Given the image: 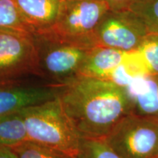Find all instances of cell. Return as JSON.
Here are the masks:
<instances>
[{
  "mask_svg": "<svg viewBox=\"0 0 158 158\" xmlns=\"http://www.w3.org/2000/svg\"><path fill=\"white\" fill-rule=\"evenodd\" d=\"M58 98L84 138H106L122 118L133 112L129 89L109 79L76 76L63 83Z\"/></svg>",
  "mask_w": 158,
  "mask_h": 158,
  "instance_id": "obj_1",
  "label": "cell"
},
{
  "mask_svg": "<svg viewBox=\"0 0 158 158\" xmlns=\"http://www.w3.org/2000/svg\"><path fill=\"white\" fill-rule=\"evenodd\" d=\"M27 140L76 157L81 137L67 116L58 97L20 110Z\"/></svg>",
  "mask_w": 158,
  "mask_h": 158,
  "instance_id": "obj_2",
  "label": "cell"
},
{
  "mask_svg": "<svg viewBox=\"0 0 158 158\" xmlns=\"http://www.w3.org/2000/svg\"><path fill=\"white\" fill-rule=\"evenodd\" d=\"M109 10L105 0H63L54 26L40 35L96 46L94 31Z\"/></svg>",
  "mask_w": 158,
  "mask_h": 158,
  "instance_id": "obj_3",
  "label": "cell"
},
{
  "mask_svg": "<svg viewBox=\"0 0 158 158\" xmlns=\"http://www.w3.org/2000/svg\"><path fill=\"white\" fill-rule=\"evenodd\" d=\"M105 139L122 158H158V120L132 112Z\"/></svg>",
  "mask_w": 158,
  "mask_h": 158,
  "instance_id": "obj_4",
  "label": "cell"
},
{
  "mask_svg": "<svg viewBox=\"0 0 158 158\" xmlns=\"http://www.w3.org/2000/svg\"><path fill=\"white\" fill-rule=\"evenodd\" d=\"M34 38L40 74L48 76L59 84L78 76L89 51L94 47L60 40L44 35H34Z\"/></svg>",
  "mask_w": 158,
  "mask_h": 158,
  "instance_id": "obj_5",
  "label": "cell"
},
{
  "mask_svg": "<svg viewBox=\"0 0 158 158\" xmlns=\"http://www.w3.org/2000/svg\"><path fill=\"white\" fill-rule=\"evenodd\" d=\"M150 33L141 19L130 10H109L94 33L95 45L132 52Z\"/></svg>",
  "mask_w": 158,
  "mask_h": 158,
  "instance_id": "obj_6",
  "label": "cell"
},
{
  "mask_svg": "<svg viewBox=\"0 0 158 158\" xmlns=\"http://www.w3.org/2000/svg\"><path fill=\"white\" fill-rule=\"evenodd\" d=\"M40 74L34 35L0 32V81Z\"/></svg>",
  "mask_w": 158,
  "mask_h": 158,
  "instance_id": "obj_7",
  "label": "cell"
},
{
  "mask_svg": "<svg viewBox=\"0 0 158 158\" xmlns=\"http://www.w3.org/2000/svg\"><path fill=\"white\" fill-rule=\"evenodd\" d=\"M62 84H31L21 78L0 81V116L19 112L58 97Z\"/></svg>",
  "mask_w": 158,
  "mask_h": 158,
  "instance_id": "obj_8",
  "label": "cell"
},
{
  "mask_svg": "<svg viewBox=\"0 0 158 158\" xmlns=\"http://www.w3.org/2000/svg\"><path fill=\"white\" fill-rule=\"evenodd\" d=\"M33 35L43 34L54 24L63 0H13Z\"/></svg>",
  "mask_w": 158,
  "mask_h": 158,
  "instance_id": "obj_9",
  "label": "cell"
},
{
  "mask_svg": "<svg viewBox=\"0 0 158 158\" xmlns=\"http://www.w3.org/2000/svg\"><path fill=\"white\" fill-rule=\"evenodd\" d=\"M130 52L96 45L90 49L77 76L109 79L127 61Z\"/></svg>",
  "mask_w": 158,
  "mask_h": 158,
  "instance_id": "obj_10",
  "label": "cell"
},
{
  "mask_svg": "<svg viewBox=\"0 0 158 158\" xmlns=\"http://www.w3.org/2000/svg\"><path fill=\"white\" fill-rule=\"evenodd\" d=\"M127 88L133 113L158 120V76L136 77Z\"/></svg>",
  "mask_w": 158,
  "mask_h": 158,
  "instance_id": "obj_11",
  "label": "cell"
},
{
  "mask_svg": "<svg viewBox=\"0 0 158 158\" xmlns=\"http://www.w3.org/2000/svg\"><path fill=\"white\" fill-rule=\"evenodd\" d=\"M27 141V131L21 112L0 116V144L13 148Z\"/></svg>",
  "mask_w": 158,
  "mask_h": 158,
  "instance_id": "obj_12",
  "label": "cell"
},
{
  "mask_svg": "<svg viewBox=\"0 0 158 158\" xmlns=\"http://www.w3.org/2000/svg\"><path fill=\"white\" fill-rule=\"evenodd\" d=\"M0 32L33 35L23 21L13 0H0Z\"/></svg>",
  "mask_w": 158,
  "mask_h": 158,
  "instance_id": "obj_13",
  "label": "cell"
},
{
  "mask_svg": "<svg viewBox=\"0 0 158 158\" xmlns=\"http://www.w3.org/2000/svg\"><path fill=\"white\" fill-rule=\"evenodd\" d=\"M135 53L146 75L158 76V35H147Z\"/></svg>",
  "mask_w": 158,
  "mask_h": 158,
  "instance_id": "obj_14",
  "label": "cell"
},
{
  "mask_svg": "<svg viewBox=\"0 0 158 158\" xmlns=\"http://www.w3.org/2000/svg\"><path fill=\"white\" fill-rule=\"evenodd\" d=\"M76 158H122L105 138H81Z\"/></svg>",
  "mask_w": 158,
  "mask_h": 158,
  "instance_id": "obj_15",
  "label": "cell"
},
{
  "mask_svg": "<svg viewBox=\"0 0 158 158\" xmlns=\"http://www.w3.org/2000/svg\"><path fill=\"white\" fill-rule=\"evenodd\" d=\"M12 149L19 158H76L59 150L30 141L23 142Z\"/></svg>",
  "mask_w": 158,
  "mask_h": 158,
  "instance_id": "obj_16",
  "label": "cell"
},
{
  "mask_svg": "<svg viewBox=\"0 0 158 158\" xmlns=\"http://www.w3.org/2000/svg\"><path fill=\"white\" fill-rule=\"evenodd\" d=\"M129 10L141 20L150 34L158 35V0H141Z\"/></svg>",
  "mask_w": 158,
  "mask_h": 158,
  "instance_id": "obj_17",
  "label": "cell"
},
{
  "mask_svg": "<svg viewBox=\"0 0 158 158\" xmlns=\"http://www.w3.org/2000/svg\"><path fill=\"white\" fill-rule=\"evenodd\" d=\"M110 10H129L132 6L141 0H105Z\"/></svg>",
  "mask_w": 158,
  "mask_h": 158,
  "instance_id": "obj_18",
  "label": "cell"
},
{
  "mask_svg": "<svg viewBox=\"0 0 158 158\" xmlns=\"http://www.w3.org/2000/svg\"><path fill=\"white\" fill-rule=\"evenodd\" d=\"M0 158H19L10 147L0 144Z\"/></svg>",
  "mask_w": 158,
  "mask_h": 158,
  "instance_id": "obj_19",
  "label": "cell"
}]
</instances>
